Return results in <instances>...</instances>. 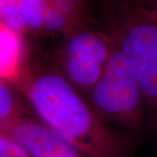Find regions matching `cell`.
Wrapping results in <instances>:
<instances>
[{
    "label": "cell",
    "instance_id": "cell-3",
    "mask_svg": "<svg viewBox=\"0 0 157 157\" xmlns=\"http://www.w3.org/2000/svg\"><path fill=\"white\" fill-rule=\"evenodd\" d=\"M87 99L108 123L135 138L141 135L148 123L143 91L113 39L105 72Z\"/></svg>",
    "mask_w": 157,
    "mask_h": 157
},
{
    "label": "cell",
    "instance_id": "cell-4",
    "mask_svg": "<svg viewBox=\"0 0 157 157\" xmlns=\"http://www.w3.org/2000/svg\"><path fill=\"white\" fill-rule=\"evenodd\" d=\"M112 44V37L105 30L88 24L78 26L63 34L55 66L87 98L105 72Z\"/></svg>",
    "mask_w": 157,
    "mask_h": 157
},
{
    "label": "cell",
    "instance_id": "cell-12",
    "mask_svg": "<svg viewBox=\"0 0 157 157\" xmlns=\"http://www.w3.org/2000/svg\"><path fill=\"white\" fill-rule=\"evenodd\" d=\"M138 1L149 12L157 15V0H138Z\"/></svg>",
    "mask_w": 157,
    "mask_h": 157
},
{
    "label": "cell",
    "instance_id": "cell-10",
    "mask_svg": "<svg viewBox=\"0 0 157 157\" xmlns=\"http://www.w3.org/2000/svg\"><path fill=\"white\" fill-rule=\"evenodd\" d=\"M28 16L29 33L45 34V15L48 0H25Z\"/></svg>",
    "mask_w": 157,
    "mask_h": 157
},
{
    "label": "cell",
    "instance_id": "cell-13",
    "mask_svg": "<svg viewBox=\"0 0 157 157\" xmlns=\"http://www.w3.org/2000/svg\"><path fill=\"white\" fill-rule=\"evenodd\" d=\"M150 13H151V12H150ZM151 14L153 15V17H155V19L157 21V15H155V14H153V13H151Z\"/></svg>",
    "mask_w": 157,
    "mask_h": 157
},
{
    "label": "cell",
    "instance_id": "cell-9",
    "mask_svg": "<svg viewBox=\"0 0 157 157\" xmlns=\"http://www.w3.org/2000/svg\"><path fill=\"white\" fill-rule=\"evenodd\" d=\"M20 116H31L18 99L16 86L8 80L0 81V124Z\"/></svg>",
    "mask_w": 157,
    "mask_h": 157
},
{
    "label": "cell",
    "instance_id": "cell-11",
    "mask_svg": "<svg viewBox=\"0 0 157 157\" xmlns=\"http://www.w3.org/2000/svg\"><path fill=\"white\" fill-rule=\"evenodd\" d=\"M0 157H32L21 147L0 134Z\"/></svg>",
    "mask_w": 157,
    "mask_h": 157
},
{
    "label": "cell",
    "instance_id": "cell-5",
    "mask_svg": "<svg viewBox=\"0 0 157 157\" xmlns=\"http://www.w3.org/2000/svg\"><path fill=\"white\" fill-rule=\"evenodd\" d=\"M0 134L32 157H84L73 140L39 117L13 118L0 124Z\"/></svg>",
    "mask_w": 157,
    "mask_h": 157
},
{
    "label": "cell",
    "instance_id": "cell-2",
    "mask_svg": "<svg viewBox=\"0 0 157 157\" xmlns=\"http://www.w3.org/2000/svg\"><path fill=\"white\" fill-rule=\"evenodd\" d=\"M106 32L126 57L145 96L157 134V21L138 0H99Z\"/></svg>",
    "mask_w": 157,
    "mask_h": 157
},
{
    "label": "cell",
    "instance_id": "cell-7",
    "mask_svg": "<svg viewBox=\"0 0 157 157\" xmlns=\"http://www.w3.org/2000/svg\"><path fill=\"white\" fill-rule=\"evenodd\" d=\"M1 79L13 82L24 66L21 65L22 36L1 26Z\"/></svg>",
    "mask_w": 157,
    "mask_h": 157
},
{
    "label": "cell",
    "instance_id": "cell-6",
    "mask_svg": "<svg viewBox=\"0 0 157 157\" xmlns=\"http://www.w3.org/2000/svg\"><path fill=\"white\" fill-rule=\"evenodd\" d=\"M87 0H48L45 15V34L62 35L88 24Z\"/></svg>",
    "mask_w": 157,
    "mask_h": 157
},
{
    "label": "cell",
    "instance_id": "cell-8",
    "mask_svg": "<svg viewBox=\"0 0 157 157\" xmlns=\"http://www.w3.org/2000/svg\"><path fill=\"white\" fill-rule=\"evenodd\" d=\"M1 26L24 37L29 33L28 16L25 0H0Z\"/></svg>",
    "mask_w": 157,
    "mask_h": 157
},
{
    "label": "cell",
    "instance_id": "cell-1",
    "mask_svg": "<svg viewBox=\"0 0 157 157\" xmlns=\"http://www.w3.org/2000/svg\"><path fill=\"white\" fill-rule=\"evenodd\" d=\"M12 83L37 117L67 135L84 157H136L137 138L108 123L55 64L24 66Z\"/></svg>",
    "mask_w": 157,
    "mask_h": 157
}]
</instances>
